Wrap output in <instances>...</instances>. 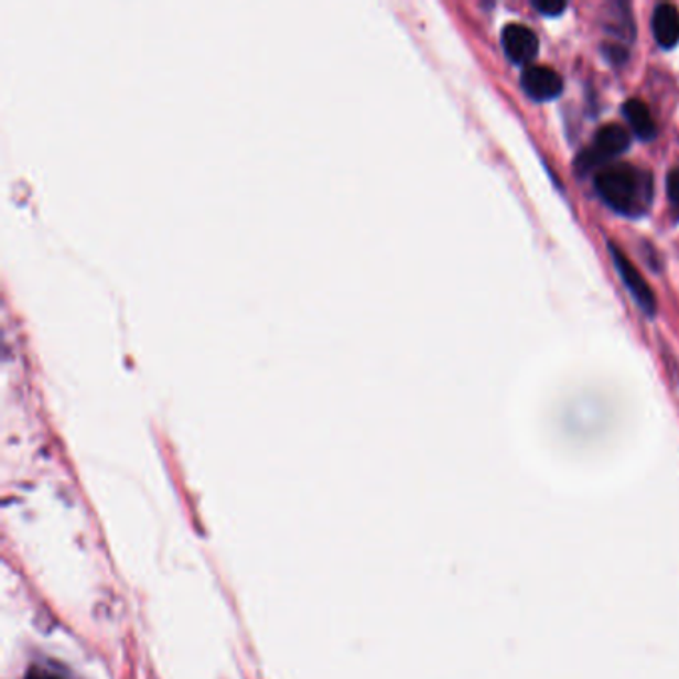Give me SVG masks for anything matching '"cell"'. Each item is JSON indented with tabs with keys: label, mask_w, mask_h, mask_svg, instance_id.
Segmentation results:
<instances>
[{
	"label": "cell",
	"mask_w": 679,
	"mask_h": 679,
	"mask_svg": "<svg viewBox=\"0 0 679 679\" xmlns=\"http://www.w3.org/2000/svg\"><path fill=\"white\" fill-rule=\"evenodd\" d=\"M596 190L607 206L632 217L646 214L654 196L651 175L629 164L602 168L596 174Z\"/></svg>",
	"instance_id": "1"
},
{
	"label": "cell",
	"mask_w": 679,
	"mask_h": 679,
	"mask_svg": "<svg viewBox=\"0 0 679 679\" xmlns=\"http://www.w3.org/2000/svg\"><path fill=\"white\" fill-rule=\"evenodd\" d=\"M629 148V132L619 123H606L594 136V144L578 158V165L586 172L602 164L606 158L624 154Z\"/></svg>",
	"instance_id": "2"
},
{
	"label": "cell",
	"mask_w": 679,
	"mask_h": 679,
	"mask_svg": "<svg viewBox=\"0 0 679 679\" xmlns=\"http://www.w3.org/2000/svg\"><path fill=\"white\" fill-rule=\"evenodd\" d=\"M607 249H610L612 261L616 266L619 278L626 283V288L632 293V298L638 301L639 308L644 309L646 313H656V295L649 289L648 281L639 276L638 268L619 251V247L610 244Z\"/></svg>",
	"instance_id": "3"
},
{
	"label": "cell",
	"mask_w": 679,
	"mask_h": 679,
	"mask_svg": "<svg viewBox=\"0 0 679 679\" xmlns=\"http://www.w3.org/2000/svg\"><path fill=\"white\" fill-rule=\"evenodd\" d=\"M520 84L525 88V93L532 98V100H552L558 94L562 93L564 83H562V76L548 68V66H540V64H530L522 71L520 76Z\"/></svg>",
	"instance_id": "4"
},
{
	"label": "cell",
	"mask_w": 679,
	"mask_h": 679,
	"mask_svg": "<svg viewBox=\"0 0 679 679\" xmlns=\"http://www.w3.org/2000/svg\"><path fill=\"white\" fill-rule=\"evenodd\" d=\"M506 56L515 64H528L538 54V36L525 24H508L503 31Z\"/></svg>",
	"instance_id": "5"
},
{
	"label": "cell",
	"mask_w": 679,
	"mask_h": 679,
	"mask_svg": "<svg viewBox=\"0 0 679 679\" xmlns=\"http://www.w3.org/2000/svg\"><path fill=\"white\" fill-rule=\"evenodd\" d=\"M654 39L661 48H673L679 42V11L671 4H659L651 19Z\"/></svg>",
	"instance_id": "6"
},
{
	"label": "cell",
	"mask_w": 679,
	"mask_h": 679,
	"mask_svg": "<svg viewBox=\"0 0 679 679\" xmlns=\"http://www.w3.org/2000/svg\"><path fill=\"white\" fill-rule=\"evenodd\" d=\"M624 114H626L629 126H632V130L636 132L638 138H642V140H654L656 138L658 128H656V122H654L651 112H649L646 104L632 98V100L624 104Z\"/></svg>",
	"instance_id": "7"
},
{
	"label": "cell",
	"mask_w": 679,
	"mask_h": 679,
	"mask_svg": "<svg viewBox=\"0 0 679 679\" xmlns=\"http://www.w3.org/2000/svg\"><path fill=\"white\" fill-rule=\"evenodd\" d=\"M535 7L536 11L542 12L546 17H558L560 12L567 11V2L562 0H538Z\"/></svg>",
	"instance_id": "8"
},
{
	"label": "cell",
	"mask_w": 679,
	"mask_h": 679,
	"mask_svg": "<svg viewBox=\"0 0 679 679\" xmlns=\"http://www.w3.org/2000/svg\"><path fill=\"white\" fill-rule=\"evenodd\" d=\"M668 196L671 204L679 212V168L671 170L668 175Z\"/></svg>",
	"instance_id": "9"
},
{
	"label": "cell",
	"mask_w": 679,
	"mask_h": 679,
	"mask_svg": "<svg viewBox=\"0 0 679 679\" xmlns=\"http://www.w3.org/2000/svg\"><path fill=\"white\" fill-rule=\"evenodd\" d=\"M26 679H61V678H56V676H52V673H48V671H44V669H31V671H29V676H26Z\"/></svg>",
	"instance_id": "10"
}]
</instances>
